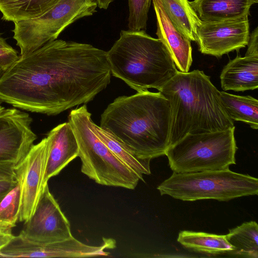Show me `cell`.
<instances>
[{
    "label": "cell",
    "mask_w": 258,
    "mask_h": 258,
    "mask_svg": "<svg viewBox=\"0 0 258 258\" xmlns=\"http://www.w3.org/2000/svg\"><path fill=\"white\" fill-rule=\"evenodd\" d=\"M170 124L168 100L147 90L115 98L102 113L99 126L138 157L151 160L169 147Z\"/></svg>",
    "instance_id": "cell-2"
},
{
    "label": "cell",
    "mask_w": 258,
    "mask_h": 258,
    "mask_svg": "<svg viewBox=\"0 0 258 258\" xmlns=\"http://www.w3.org/2000/svg\"><path fill=\"white\" fill-rule=\"evenodd\" d=\"M224 91L243 92L258 87V57L237 56L223 68L220 76Z\"/></svg>",
    "instance_id": "cell-15"
},
{
    "label": "cell",
    "mask_w": 258,
    "mask_h": 258,
    "mask_svg": "<svg viewBox=\"0 0 258 258\" xmlns=\"http://www.w3.org/2000/svg\"><path fill=\"white\" fill-rule=\"evenodd\" d=\"M19 235L29 241L43 244L73 236L70 223L50 192L48 183L43 187L33 214L24 223Z\"/></svg>",
    "instance_id": "cell-10"
},
{
    "label": "cell",
    "mask_w": 258,
    "mask_h": 258,
    "mask_svg": "<svg viewBox=\"0 0 258 258\" xmlns=\"http://www.w3.org/2000/svg\"><path fill=\"white\" fill-rule=\"evenodd\" d=\"M255 1L257 3L258 2V0H255Z\"/></svg>",
    "instance_id": "cell-33"
},
{
    "label": "cell",
    "mask_w": 258,
    "mask_h": 258,
    "mask_svg": "<svg viewBox=\"0 0 258 258\" xmlns=\"http://www.w3.org/2000/svg\"><path fill=\"white\" fill-rule=\"evenodd\" d=\"M94 127L96 134L108 148L138 175L143 178V174L151 173L150 160L138 157L111 134L95 123Z\"/></svg>",
    "instance_id": "cell-22"
},
{
    "label": "cell",
    "mask_w": 258,
    "mask_h": 258,
    "mask_svg": "<svg viewBox=\"0 0 258 258\" xmlns=\"http://www.w3.org/2000/svg\"><path fill=\"white\" fill-rule=\"evenodd\" d=\"M159 92L170 105V146L187 134L235 127L222 104L220 91L203 71H177Z\"/></svg>",
    "instance_id": "cell-3"
},
{
    "label": "cell",
    "mask_w": 258,
    "mask_h": 258,
    "mask_svg": "<svg viewBox=\"0 0 258 258\" xmlns=\"http://www.w3.org/2000/svg\"><path fill=\"white\" fill-rule=\"evenodd\" d=\"M32 122L28 113L17 108L0 114V163L20 165L37 138Z\"/></svg>",
    "instance_id": "cell-11"
},
{
    "label": "cell",
    "mask_w": 258,
    "mask_h": 258,
    "mask_svg": "<svg viewBox=\"0 0 258 258\" xmlns=\"http://www.w3.org/2000/svg\"><path fill=\"white\" fill-rule=\"evenodd\" d=\"M220 98L226 113L232 120L241 121L253 129L258 128V101L248 96L220 91Z\"/></svg>",
    "instance_id": "cell-18"
},
{
    "label": "cell",
    "mask_w": 258,
    "mask_h": 258,
    "mask_svg": "<svg viewBox=\"0 0 258 258\" xmlns=\"http://www.w3.org/2000/svg\"><path fill=\"white\" fill-rule=\"evenodd\" d=\"M106 52L55 39L19 58L0 76V100L55 115L92 101L110 82Z\"/></svg>",
    "instance_id": "cell-1"
},
{
    "label": "cell",
    "mask_w": 258,
    "mask_h": 258,
    "mask_svg": "<svg viewBox=\"0 0 258 258\" xmlns=\"http://www.w3.org/2000/svg\"><path fill=\"white\" fill-rule=\"evenodd\" d=\"M157 188L161 195L184 201L204 199L228 201L257 195L258 179L229 169L183 173L173 172Z\"/></svg>",
    "instance_id": "cell-6"
},
{
    "label": "cell",
    "mask_w": 258,
    "mask_h": 258,
    "mask_svg": "<svg viewBox=\"0 0 258 258\" xmlns=\"http://www.w3.org/2000/svg\"><path fill=\"white\" fill-rule=\"evenodd\" d=\"M3 73V72L0 69V76H1V75Z\"/></svg>",
    "instance_id": "cell-32"
},
{
    "label": "cell",
    "mask_w": 258,
    "mask_h": 258,
    "mask_svg": "<svg viewBox=\"0 0 258 258\" xmlns=\"http://www.w3.org/2000/svg\"><path fill=\"white\" fill-rule=\"evenodd\" d=\"M20 188L18 184L0 202V226L13 228L19 221Z\"/></svg>",
    "instance_id": "cell-23"
},
{
    "label": "cell",
    "mask_w": 258,
    "mask_h": 258,
    "mask_svg": "<svg viewBox=\"0 0 258 258\" xmlns=\"http://www.w3.org/2000/svg\"><path fill=\"white\" fill-rule=\"evenodd\" d=\"M152 2L156 17L158 38L167 48L179 71L188 72L192 62L191 40L175 27L159 0Z\"/></svg>",
    "instance_id": "cell-13"
},
{
    "label": "cell",
    "mask_w": 258,
    "mask_h": 258,
    "mask_svg": "<svg viewBox=\"0 0 258 258\" xmlns=\"http://www.w3.org/2000/svg\"><path fill=\"white\" fill-rule=\"evenodd\" d=\"M19 57L17 51L0 36V69L7 70Z\"/></svg>",
    "instance_id": "cell-25"
},
{
    "label": "cell",
    "mask_w": 258,
    "mask_h": 258,
    "mask_svg": "<svg viewBox=\"0 0 258 258\" xmlns=\"http://www.w3.org/2000/svg\"><path fill=\"white\" fill-rule=\"evenodd\" d=\"M234 131L186 135L166 151L171 169L183 173L229 169L235 164Z\"/></svg>",
    "instance_id": "cell-7"
},
{
    "label": "cell",
    "mask_w": 258,
    "mask_h": 258,
    "mask_svg": "<svg viewBox=\"0 0 258 258\" xmlns=\"http://www.w3.org/2000/svg\"><path fill=\"white\" fill-rule=\"evenodd\" d=\"M68 122L78 143L83 174L99 184L130 189H134L140 180L144 181L99 138L86 104L72 110Z\"/></svg>",
    "instance_id": "cell-5"
},
{
    "label": "cell",
    "mask_w": 258,
    "mask_h": 258,
    "mask_svg": "<svg viewBox=\"0 0 258 258\" xmlns=\"http://www.w3.org/2000/svg\"><path fill=\"white\" fill-rule=\"evenodd\" d=\"M249 34L248 18L202 21L197 29L196 42L202 53L220 57L245 47Z\"/></svg>",
    "instance_id": "cell-12"
},
{
    "label": "cell",
    "mask_w": 258,
    "mask_h": 258,
    "mask_svg": "<svg viewBox=\"0 0 258 258\" xmlns=\"http://www.w3.org/2000/svg\"><path fill=\"white\" fill-rule=\"evenodd\" d=\"M97 6L100 9H107L109 4L114 0H96Z\"/></svg>",
    "instance_id": "cell-30"
},
{
    "label": "cell",
    "mask_w": 258,
    "mask_h": 258,
    "mask_svg": "<svg viewBox=\"0 0 258 258\" xmlns=\"http://www.w3.org/2000/svg\"><path fill=\"white\" fill-rule=\"evenodd\" d=\"M177 241L187 248L211 254H231L234 250L225 235L182 231L179 233Z\"/></svg>",
    "instance_id": "cell-17"
},
{
    "label": "cell",
    "mask_w": 258,
    "mask_h": 258,
    "mask_svg": "<svg viewBox=\"0 0 258 258\" xmlns=\"http://www.w3.org/2000/svg\"><path fill=\"white\" fill-rule=\"evenodd\" d=\"M225 236L234 248L231 254L243 257H258V225L256 222L243 223L229 230Z\"/></svg>",
    "instance_id": "cell-21"
},
{
    "label": "cell",
    "mask_w": 258,
    "mask_h": 258,
    "mask_svg": "<svg viewBox=\"0 0 258 258\" xmlns=\"http://www.w3.org/2000/svg\"><path fill=\"white\" fill-rule=\"evenodd\" d=\"M47 135L51 144L44 178L45 184L79 155L78 143L68 122L57 125Z\"/></svg>",
    "instance_id": "cell-14"
},
{
    "label": "cell",
    "mask_w": 258,
    "mask_h": 258,
    "mask_svg": "<svg viewBox=\"0 0 258 258\" xmlns=\"http://www.w3.org/2000/svg\"><path fill=\"white\" fill-rule=\"evenodd\" d=\"M12 229L11 228L0 226V250L7 245L14 237Z\"/></svg>",
    "instance_id": "cell-28"
},
{
    "label": "cell",
    "mask_w": 258,
    "mask_h": 258,
    "mask_svg": "<svg viewBox=\"0 0 258 258\" xmlns=\"http://www.w3.org/2000/svg\"><path fill=\"white\" fill-rule=\"evenodd\" d=\"M58 0H0L2 19L14 23L37 17Z\"/></svg>",
    "instance_id": "cell-20"
},
{
    "label": "cell",
    "mask_w": 258,
    "mask_h": 258,
    "mask_svg": "<svg viewBox=\"0 0 258 258\" xmlns=\"http://www.w3.org/2000/svg\"><path fill=\"white\" fill-rule=\"evenodd\" d=\"M96 0H58L39 16L15 23L14 39L20 56L55 40L68 26L96 12Z\"/></svg>",
    "instance_id": "cell-8"
},
{
    "label": "cell",
    "mask_w": 258,
    "mask_h": 258,
    "mask_svg": "<svg viewBox=\"0 0 258 258\" xmlns=\"http://www.w3.org/2000/svg\"><path fill=\"white\" fill-rule=\"evenodd\" d=\"M2 101L0 100V114L4 111V110L6 109L2 105Z\"/></svg>",
    "instance_id": "cell-31"
},
{
    "label": "cell",
    "mask_w": 258,
    "mask_h": 258,
    "mask_svg": "<svg viewBox=\"0 0 258 258\" xmlns=\"http://www.w3.org/2000/svg\"><path fill=\"white\" fill-rule=\"evenodd\" d=\"M151 2L152 0H128V30L132 31L146 30L148 12Z\"/></svg>",
    "instance_id": "cell-24"
},
{
    "label": "cell",
    "mask_w": 258,
    "mask_h": 258,
    "mask_svg": "<svg viewBox=\"0 0 258 258\" xmlns=\"http://www.w3.org/2000/svg\"><path fill=\"white\" fill-rule=\"evenodd\" d=\"M175 27L191 41H196L198 27L202 21L187 0H159Z\"/></svg>",
    "instance_id": "cell-19"
},
{
    "label": "cell",
    "mask_w": 258,
    "mask_h": 258,
    "mask_svg": "<svg viewBox=\"0 0 258 258\" xmlns=\"http://www.w3.org/2000/svg\"><path fill=\"white\" fill-rule=\"evenodd\" d=\"M17 184V180H0V202Z\"/></svg>",
    "instance_id": "cell-29"
},
{
    "label": "cell",
    "mask_w": 258,
    "mask_h": 258,
    "mask_svg": "<svg viewBox=\"0 0 258 258\" xmlns=\"http://www.w3.org/2000/svg\"><path fill=\"white\" fill-rule=\"evenodd\" d=\"M51 139L47 136L34 145L16 168L20 188L19 221L26 222L32 216L43 187Z\"/></svg>",
    "instance_id": "cell-9"
},
{
    "label": "cell",
    "mask_w": 258,
    "mask_h": 258,
    "mask_svg": "<svg viewBox=\"0 0 258 258\" xmlns=\"http://www.w3.org/2000/svg\"><path fill=\"white\" fill-rule=\"evenodd\" d=\"M255 0H194L189 4L200 20L215 22L248 18Z\"/></svg>",
    "instance_id": "cell-16"
},
{
    "label": "cell",
    "mask_w": 258,
    "mask_h": 258,
    "mask_svg": "<svg viewBox=\"0 0 258 258\" xmlns=\"http://www.w3.org/2000/svg\"><path fill=\"white\" fill-rule=\"evenodd\" d=\"M247 49L245 55L258 57V28L249 34Z\"/></svg>",
    "instance_id": "cell-27"
},
{
    "label": "cell",
    "mask_w": 258,
    "mask_h": 258,
    "mask_svg": "<svg viewBox=\"0 0 258 258\" xmlns=\"http://www.w3.org/2000/svg\"><path fill=\"white\" fill-rule=\"evenodd\" d=\"M106 53L111 75L137 92L159 91L178 71L164 43L144 30H121Z\"/></svg>",
    "instance_id": "cell-4"
},
{
    "label": "cell",
    "mask_w": 258,
    "mask_h": 258,
    "mask_svg": "<svg viewBox=\"0 0 258 258\" xmlns=\"http://www.w3.org/2000/svg\"><path fill=\"white\" fill-rule=\"evenodd\" d=\"M0 180H17L16 166L11 163H0Z\"/></svg>",
    "instance_id": "cell-26"
}]
</instances>
